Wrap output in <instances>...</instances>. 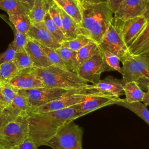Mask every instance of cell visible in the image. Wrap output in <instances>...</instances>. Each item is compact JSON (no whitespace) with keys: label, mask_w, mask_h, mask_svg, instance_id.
Instances as JSON below:
<instances>
[{"label":"cell","mask_w":149,"mask_h":149,"mask_svg":"<svg viewBox=\"0 0 149 149\" xmlns=\"http://www.w3.org/2000/svg\"><path fill=\"white\" fill-rule=\"evenodd\" d=\"M80 117L73 106L55 111L31 113L28 116L29 136L38 147L46 146L61 127Z\"/></svg>","instance_id":"obj_1"},{"label":"cell","mask_w":149,"mask_h":149,"mask_svg":"<svg viewBox=\"0 0 149 149\" xmlns=\"http://www.w3.org/2000/svg\"><path fill=\"white\" fill-rule=\"evenodd\" d=\"M79 3L81 15V22L78 25L80 34L100 45L113 19V12L105 1L96 3L79 1Z\"/></svg>","instance_id":"obj_2"},{"label":"cell","mask_w":149,"mask_h":149,"mask_svg":"<svg viewBox=\"0 0 149 149\" xmlns=\"http://www.w3.org/2000/svg\"><path fill=\"white\" fill-rule=\"evenodd\" d=\"M34 69L37 76L46 87L74 90L86 88L90 85L76 73L66 69L54 66Z\"/></svg>","instance_id":"obj_3"},{"label":"cell","mask_w":149,"mask_h":149,"mask_svg":"<svg viewBox=\"0 0 149 149\" xmlns=\"http://www.w3.org/2000/svg\"><path fill=\"white\" fill-rule=\"evenodd\" d=\"M100 93L101 92L94 89L90 84L86 88L72 90L68 93L36 108L31 113L51 112L69 108Z\"/></svg>","instance_id":"obj_4"},{"label":"cell","mask_w":149,"mask_h":149,"mask_svg":"<svg viewBox=\"0 0 149 149\" xmlns=\"http://www.w3.org/2000/svg\"><path fill=\"white\" fill-rule=\"evenodd\" d=\"M29 136L28 116H20L8 121L0 127V145L10 149Z\"/></svg>","instance_id":"obj_5"},{"label":"cell","mask_w":149,"mask_h":149,"mask_svg":"<svg viewBox=\"0 0 149 149\" xmlns=\"http://www.w3.org/2000/svg\"><path fill=\"white\" fill-rule=\"evenodd\" d=\"M82 135V128L71 122L61 127L46 146L53 149H83Z\"/></svg>","instance_id":"obj_6"},{"label":"cell","mask_w":149,"mask_h":149,"mask_svg":"<svg viewBox=\"0 0 149 149\" xmlns=\"http://www.w3.org/2000/svg\"><path fill=\"white\" fill-rule=\"evenodd\" d=\"M122 80L125 84L136 81L141 77L149 78V55H130L122 62Z\"/></svg>","instance_id":"obj_7"},{"label":"cell","mask_w":149,"mask_h":149,"mask_svg":"<svg viewBox=\"0 0 149 149\" xmlns=\"http://www.w3.org/2000/svg\"><path fill=\"white\" fill-rule=\"evenodd\" d=\"M100 46L101 48L107 49L116 55L121 62L130 55L129 48L122 37L119 28L114 17L105 33Z\"/></svg>","instance_id":"obj_8"},{"label":"cell","mask_w":149,"mask_h":149,"mask_svg":"<svg viewBox=\"0 0 149 149\" xmlns=\"http://www.w3.org/2000/svg\"><path fill=\"white\" fill-rule=\"evenodd\" d=\"M112 70L113 69L105 62L101 49L99 53L80 65L76 74L87 82L95 84L100 80L103 72Z\"/></svg>","instance_id":"obj_9"},{"label":"cell","mask_w":149,"mask_h":149,"mask_svg":"<svg viewBox=\"0 0 149 149\" xmlns=\"http://www.w3.org/2000/svg\"><path fill=\"white\" fill-rule=\"evenodd\" d=\"M70 90H72L42 87L29 90H17V93L27 98L32 113L36 108L68 93Z\"/></svg>","instance_id":"obj_10"},{"label":"cell","mask_w":149,"mask_h":149,"mask_svg":"<svg viewBox=\"0 0 149 149\" xmlns=\"http://www.w3.org/2000/svg\"><path fill=\"white\" fill-rule=\"evenodd\" d=\"M115 20L119 28L122 37L129 48L133 40L147 24L149 18L146 15H143L125 21Z\"/></svg>","instance_id":"obj_11"},{"label":"cell","mask_w":149,"mask_h":149,"mask_svg":"<svg viewBox=\"0 0 149 149\" xmlns=\"http://www.w3.org/2000/svg\"><path fill=\"white\" fill-rule=\"evenodd\" d=\"M146 0H123L113 13L115 19L125 21L146 15L148 9Z\"/></svg>","instance_id":"obj_12"},{"label":"cell","mask_w":149,"mask_h":149,"mask_svg":"<svg viewBox=\"0 0 149 149\" xmlns=\"http://www.w3.org/2000/svg\"><path fill=\"white\" fill-rule=\"evenodd\" d=\"M119 98L110 94L100 93L89 97L84 101L76 104L73 107L76 111L81 116H83L98 109L114 104Z\"/></svg>","instance_id":"obj_13"},{"label":"cell","mask_w":149,"mask_h":149,"mask_svg":"<svg viewBox=\"0 0 149 149\" xmlns=\"http://www.w3.org/2000/svg\"><path fill=\"white\" fill-rule=\"evenodd\" d=\"M8 84L17 90L44 87L42 81L37 76L34 68L20 70Z\"/></svg>","instance_id":"obj_14"},{"label":"cell","mask_w":149,"mask_h":149,"mask_svg":"<svg viewBox=\"0 0 149 149\" xmlns=\"http://www.w3.org/2000/svg\"><path fill=\"white\" fill-rule=\"evenodd\" d=\"M27 34L30 38L47 47L56 49L61 47V43L57 41L45 29L42 22L32 24Z\"/></svg>","instance_id":"obj_15"},{"label":"cell","mask_w":149,"mask_h":149,"mask_svg":"<svg viewBox=\"0 0 149 149\" xmlns=\"http://www.w3.org/2000/svg\"><path fill=\"white\" fill-rule=\"evenodd\" d=\"M3 113L9 121L20 116H29L31 109L27 98L17 93L10 104L3 109Z\"/></svg>","instance_id":"obj_16"},{"label":"cell","mask_w":149,"mask_h":149,"mask_svg":"<svg viewBox=\"0 0 149 149\" xmlns=\"http://www.w3.org/2000/svg\"><path fill=\"white\" fill-rule=\"evenodd\" d=\"M25 50L31 59L34 68H44L52 66L42 49L41 44L29 37Z\"/></svg>","instance_id":"obj_17"},{"label":"cell","mask_w":149,"mask_h":149,"mask_svg":"<svg viewBox=\"0 0 149 149\" xmlns=\"http://www.w3.org/2000/svg\"><path fill=\"white\" fill-rule=\"evenodd\" d=\"M124 85L125 83L122 79H118L112 76H108L100 80L97 83L91 84L92 87L98 91L110 94L118 98L124 94Z\"/></svg>","instance_id":"obj_18"},{"label":"cell","mask_w":149,"mask_h":149,"mask_svg":"<svg viewBox=\"0 0 149 149\" xmlns=\"http://www.w3.org/2000/svg\"><path fill=\"white\" fill-rule=\"evenodd\" d=\"M58 6L61 17L62 32L65 37V40H69L76 38L80 34L78 24L75 20L67 14L61 7L58 5Z\"/></svg>","instance_id":"obj_19"},{"label":"cell","mask_w":149,"mask_h":149,"mask_svg":"<svg viewBox=\"0 0 149 149\" xmlns=\"http://www.w3.org/2000/svg\"><path fill=\"white\" fill-rule=\"evenodd\" d=\"M114 104L122 106L130 110L149 125V110L143 102H129L125 99L119 98Z\"/></svg>","instance_id":"obj_20"},{"label":"cell","mask_w":149,"mask_h":149,"mask_svg":"<svg viewBox=\"0 0 149 149\" xmlns=\"http://www.w3.org/2000/svg\"><path fill=\"white\" fill-rule=\"evenodd\" d=\"M79 25L81 20L80 8L78 0H52Z\"/></svg>","instance_id":"obj_21"},{"label":"cell","mask_w":149,"mask_h":149,"mask_svg":"<svg viewBox=\"0 0 149 149\" xmlns=\"http://www.w3.org/2000/svg\"><path fill=\"white\" fill-rule=\"evenodd\" d=\"M123 91L126 96L125 100L129 102H142L145 93L136 81L126 83L123 87Z\"/></svg>","instance_id":"obj_22"},{"label":"cell","mask_w":149,"mask_h":149,"mask_svg":"<svg viewBox=\"0 0 149 149\" xmlns=\"http://www.w3.org/2000/svg\"><path fill=\"white\" fill-rule=\"evenodd\" d=\"M56 51L61 57L67 69L76 73L79 67L77 59V52L63 47L56 49Z\"/></svg>","instance_id":"obj_23"},{"label":"cell","mask_w":149,"mask_h":149,"mask_svg":"<svg viewBox=\"0 0 149 149\" xmlns=\"http://www.w3.org/2000/svg\"><path fill=\"white\" fill-rule=\"evenodd\" d=\"M47 11V0H35L33 7L28 14L31 24H36L43 22Z\"/></svg>","instance_id":"obj_24"},{"label":"cell","mask_w":149,"mask_h":149,"mask_svg":"<svg viewBox=\"0 0 149 149\" xmlns=\"http://www.w3.org/2000/svg\"><path fill=\"white\" fill-rule=\"evenodd\" d=\"M0 9L5 10L8 15L29 14L30 12L28 6L19 0H0Z\"/></svg>","instance_id":"obj_25"},{"label":"cell","mask_w":149,"mask_h":149,"mask_svg":"<svg viewBox=\"0 0 149 149\" xmlns=\"http://www.w3.org/2000/svg\"><path fill=\"white\" fill-rule=\"evenodd\" d=\"M101 51L100 45L91 40L77 52V59L79 65H81Z\"/></svg>","instance_id":"obj_26"},{"label":"cell","mask_w":149,"mask_h":149,"mask_svg":"<svg viewBox=\"0 0 149 149\" xmlns=\"http://www.w3.org/2000/svg\"><path fill=\"white\" fill-rule=\"evenodd\" d=\"M8 16L10 22L15 28V30L27 33L32 24L28 14H10Z\"/></svg>","instance_id":"obj_27"},{"label":"cell","mask_w":149,"mask_h":149,"mask_svg":"<svg viewBox=\"0 0 149 149\" xmlns=\"http://www.w3.org/2000/svg\"><path fill=\"white\" fill-rule=\"evenodd\" d=\"M149 43V21L133 40L129 47L130 55H133L141 47Z\"/></svg>","instance_id":"obj_28"},{"label":"cell","mask_w":149,"mask_h":149,"mask_svg":"<svg viewBox=\"0 0 149 149\" xmlns=\"http://www.w3.org/2000/svg\"><path fill=\"white\" fill-rule=\"evenodd\" d=\"M19 71L14 61L0 64V82L8 84Z\"/></svg>","instance_id":"obj_29"},{"label":"cell","mask_w":149,"mask_h":149,"mask_svg":"<svg viewBox=\"0 0 149 149\" xmlns=\"http://www.w3.org/2000/svg\"><path fill=\"white\" fill-rule=\"evenodd\" d=\"M17 94V90L9 84L0 83V107L2 109L9 105Z\"/></svg>","instance_id":"obj_30"},{"label":"cell","mask_w":149,"mask_h":149,"mask_svg":"<svg viewBox=\"0 0 149 149\" xmlns=\"http://www.w3.org/2000/svg\"><path fill=\"white\" fill-rule=\"evenodd\" d=\"M42 22L47 31L61 44V43L65 40L63 33L53 22L48 11L45 15Z\"/></svg>","instance_id":"obj_31"},{"label":"cell","mask_w":149,"mask_h":149,"mask_svg":"<svg viewBox=\"0 0 149 149\" xmlns=\"http://www.w3.org/2000/svg\"><path fill=\"white\" fill-rule=\"evenodd\" d=\"M91 41L88 37L82 34H79L76 38L69 40H65L61 43V47L67 48L73 51L77 52L83 47Z\"/></svg>","instance_id":"obj_32"},{"label":"cell","mask_w":149,"mask_h":149,"mask_svg":"<svg viewBox=\"0 0 149 149\" xmlns=\"http://www.w3.org/2000/svg\"><path fill=\"white\" fill-rule=\"evenodd\" d=\"M41 45L42 49H43L44 53L45 54L48 61H49L52 66H54L60 68L68 70L66 65H65L63 60L62 59L61 57L60 56L59 54L56 52V49L48 48L42 45Z\"/></svg>","instance_id":"obj_33"},{"label":"cell","mask_w":149,"mask_h":149,"mask_svg":"<svg viewBox=\"0 0 149 149\" xmlns=\"http://www.w3.org/2000/svg\"><path fill=\"white\" fill-rule=\"evenodd\" d=\"M13 61L19 70L34 68L31 59L26 50L17 52Z\"/></svg>","instance_id":"obj_34"},{"label":"cell","mask_w":149,"mask_h":149,"mask_svg":"<svg viewBox=\"0 0 149 149\" xmlns=\"http://www.w3.org/2000/svg\"><path fill=\"white\" fill-rule=\"evenodd\" d=\"M101 51L103 54L104 60L107 64L113 69V70H116L121 74L122 68L120 66V59L118 56L111 52V51L101 48Z\"/></svg>","instance_id":"obj_35"},{"label":"cell","mask_w":149,"mask_h":149,"mask_svg":"<svg viewBox=\"0 0 149 149\" xmlns=\"http://www.w3.org/2000/svg\"><path fill=\"white\" fill-rule=\"evenodd\" d=\"M28 36L26 33L15 30V38L13 41L10 44L17 52L25 50V47L27 41Z\"/></svg>","instance_id":"obj_36"},{"label":"cell","mask_w":149,"mask_h":149,"mask_svg":"<svg viewBox=\"0 0 149 149\" xmlns=\"http://www.w3.org/2000/svg\"><path fill=\"white\" fill-rule=\"evenodd\" d=\"M16 51L13 47L9 44L7 49L0 54V64L13 61Z\"/></svg>","instance_id":"obj_37"},{"label":"cell","mask_w":149,"mask_h":149,"mask_svg":"<svg viewBox=\"0 0 149 149\" xmlns=\"http://www.w3.org/2000/svg\"><path fill=\"white\" fill-rule=\"evenodd\" d=\"M10 149H38V147L31 138L28 136L24 141L12 147Z\"/></svg>","instance_id":"obj_38"},{"label":"cell","mask_w":149,"mask_h":149,"mask_svg":"<svg viewBox=\"0 0 149 149\" xmlns=\"http://www.w3.org/2000/svg\"><path fill=\"white\" fill-rule=\"evenodd\" d=\"M137 83L141 88L146 89L147 91H149V78L146 77H141L137 81Z\"/></svg>","instance_id":"obj_39"},{"label":"cell","mask_w":149,"mask_h":149,"mask_svg":"<svg viewBox=\"0 0 149 149\" xmlns=\"http://www.w3.org/2000/svg\"><path fill=\"white\" fill-rule=\"evenodd\" d=\"M108 5L109 6V8L112 10L114 13L119 5L123 0H104Z\"/></svg>","instance_id":"obj_40"},{"label":"cell","mask_w":149,"mask_h":149,"mask_svg":"<svg viewBox=\"0 0 149 149\" xmlns=\"http://www.w3.org/2000/svg\"><path fill=\"white\" fill-rule=\"evenodd\" d=\"M7 122L8 120L3 113V109L0 107V127Z\"/></svg>","instance_id":"obj_41"},{"label":"cell","mask_w":149,"mask_h":149,"mask_svg":"<svg viewBox=\"0 0 149 149\" xmlns=\"http://www.w3.org/2000/svg\"><path fill=\"white\" fill-rule=\"evenodd\" d=\"M19 1H21L22 2H23L25 5H26L30 10V9L32 8V7L33 6L35 0H19Z\"/></svg>","instance_id":"obj_42"},{"label":"cell","mask_w":149,"mask_h":149,"mask_svg":"<svg viewBox=\"0 0 149 149\" xmlns=\"http://www.w3.org/2000/svg\"><path fill=\"white\" fill-rule=\"evenodd\" d=\"M142 102H143L146 106L149 105V91L144 93V95Z\"/></svg>","instance_id":"obj_43"},{"label":"cell","mask_w":149,"mask_h":149,"mask_svg":"<svg viewBox=\"0 0 149 149\" xmlns=\"http://www.w3.org/2000/svg\"><path fill=\"white\" fill-rule=\"evenodd\" d=\"M78 1L81 2H86V3H100L104 1V0H78Z\"/></svg>","instance_id":"obj_44"},{"label":"cell","mask_w":149,"mask_h":149,"mask_svg":"<svg viewBox=\"0 0 149 149\" xmlns=\"http://www.w3.org/2000/svg\"><path fill=\"white\" fill-rule=\"evenodd\" d=\"M0 149H5L2 146H1V145H0Z\"/></svg>","instance_id":"obj_45"},{"label":"cell","mask_w":149,"mask_h":149,"mask_svg":"<svg viewBox=\"0 0 149 149\" xmlns=\"http://www.w3.org/2000/svg\"><path fill=\"white\" fill-rule=\"evenodd\" d=\"M147 1V3L149 4V0H146Z\"/></svg>","instance_id":"obj_46"},{"label":"cell","mask_w":149,"mask_h":149,"mask_svg":"<svg viewBox=\"0 0 149 149\" xmlns=\"http://www.w3.org/2000/svg\"><path fill=\"white\" fill-rule=\"evenodd\" d=\"M0 83H1V82H0Z\"/></svg>","instance_id":"obj_47"}]
</instances>
